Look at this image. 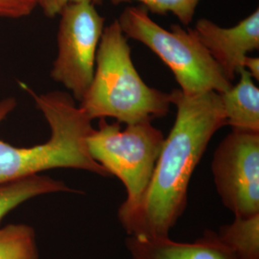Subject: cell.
<instances>
[{
    "label": "cell",
    "instance_id": "11",
    "mask_svg": "<svg viewBox=\"0 0 259 259\" xmlns=\"http://www.w3.org/2000/svg\"><path fill=\"white\" fill-rule=\"evenodd\" d=\"M61 192L80 193L65 182L47 175L34 174L0 183V223L13 209L41 195Z\"/></svg>",
    "mask_w": 259,
    "mask_h": 259
},
{
    "label": "cell",
    "instance_id": "9",
    "mask_svg": "<svg viewBox=\"0 0 259 259\" xmlns=\"http://www.w3.org/2000/svg\"><path fill=\"white\" fill-rule=\"evenodd\" d=\"M125 247L130 259H240L211 230H205L194 242H179L170 236L127 235Z\"/></svg>",
    "mask_w": 259,
    "mask_h": 259
},
{
    "label": "cell",
    "instance_id": "1",
    "mask_svg": "<svg viewBox=\"0 0 259 259\" xmlns=\"http://www.w3.org/2000/svg\"><path fill=\"white\" fill-rule=\"evenodd\" d=\"M171 94L176 120L167 136L151 183L133 210L117 214L127 235L169 236L187 207L191 177L226 117L219 93Z\"/></svg>",
    "mask_w": 259,
    "mask_h": 259
},
{
    "label": "cell",
    "instance_id": "4",
    "mask_svg": "<svg viewBox=\"0 0 259 259\" xmlns=\"http://www.w3.org/2000/svg\"><path fill=\"white\" fill-rule=\"evenodd\" d=\"M117 20L126 37L143 44L160 58L185 95L222 93L232 87L194 29L173 24L166 30L149 17L143 6L126 7Z\"/></svg>",
    "mask_w": 259,
    "mask_h": 259
},
{
    "label": "cell",
    "instance_id": "7",
    "mask_svg": "<svg viewBox=\"0 0 259 259\" xmlns=\"http://www.w3.org/2000/svg\"><path fill=\"white\" fill-rule=\"evenodd\" d=\"M211 172L223 205L234 216L259 213V133L232 130L213 154Z\"/></svg>",
    "mask_w": 259,
    "mask_h": 259
},
{
    "label": "cell",
    "instance_id": "17",
    "mask_svg": "<svg viewBox=\"0 0 259 259\" xmlns=\"http://www.w3.org/2000/svg\"><path fill=\"white\" fill-rule=\"evenodd\" d=\"M243 68L250 75L252 79L259 81V59L257 57L247 56L243 62Z\"/></svg>",
    "mask_w": 259,
    "mask_h": 259
},
{
    "label": "cell",
    "instance_id": "6",
    "mask_svg": "<svg viewBox=\"0 0 259 259\" xmlns=\"http://www.w3.org/2000/svg\"><path fill=\"white\" fill-rule=\"evenodd\" d=\"M59 16L58 55L50 76L81 102L93 82L105 18L90 1L70 3Z\"/></svg>",
    "mask_w": 259,
    "mask_h": 259
},
{
    "label": "cell",
    "instance_id": "13",
    "mask_svg": "<svg viewBox=\"0 0 259 259\" xmlns=\"http://www.w3.org/2000/svg\"><path fill=\"white\" fill-rule=\"evenodd\" d=\"M0 259H39L36 232L26 224L0 229Z\"/></svg>",
    "mask_w": 259,
    "mask_h": 259
},
{
    "label": "cell",
    "instance_id": "12",
    "mask_svg": "<svg viewBox=\"0 0 259 259\" xmlns=\"http://www.w3.org/2000/svg\"><path fill=\"white\" fill-rule=\"evenodd\" d=\"M218 238L240 259H259V213L234 216L216 232Z\"/></svg>",
    "mask_w": 259,
    "mask_h": 259
},
{
    "label": "cell",
    "instance_id": "8",
    "mask_svg": "<svg viewBox=\"0 0 259 259\" xmlns=\"http://www.w3.org/2000/svg\"><path fill=\"white\" fill-rule=\"evenodd\" d=\"M194 30L229 82L243 69L249 53L259 49V10L230 28L217 25L207 19H199Z\"/></svg>",
    "mask_w": 259,
    "mask_h": 259
},
{
    "label": "cell",
    "instance_id": "3",
    "mask_svg": "<svg viewBox=\"0 0 259 259\" xmlns=\"http://www.w3.org/2000/svg\"><path fill=\"white\" fill-rule=\"evenodd\" d=\"M79 103L92 120L112 117L125 125L163 117L172 104L170 93L149 87L140 77L117 19L104 28L93 82Z\"/></svg>",
    "mask_w": 259,
    "mask_h": 259
},
{
    "label": "cell",
    "instance_id": "14",
    "mask_svg": "<svg viewBox=\"0 0 259 259\" xmlns=\"http://www.w3.org/2000/svg\"><path fill=\"white\" fill-rule=\"evenodd\" d=\"M129 1H138L153 14L166 15L171 13L187 26L192 22L196 9L202 0H111L113 5Z\"/></svg>",
    "mask_w": 259,
    "mask_h": 259
},
{
    "label": "cell",
    "instance_id": "5",
    "mask_svg": "<svg viewBox=\"0 0 259 259\" xmlns=\"http://www.w3.org/2000/svg\"><path fill=\"white\" fill-rule=\"evenodd\" d=\"M165 137L151 122L126 125L110 124L100 118L98 129L87 139L88 151L110 176L120 180L126 199L117 214L133 210L142 200L154 174Z\"/></svg>",
    "mask_w": 259,
    "mask_h": 259
},
{
    "label": "cell",
    "instance_id": "16",
    "mask_svg": "<svg viewBox=\"0 0 259 259\" xmlns=\"http://www.w3.org/2000/svg\"><path fill=\"white\" fill-rule=\"evenodd\" d=\"M80 1H90L95 6L101 5L104 0H36L37 6H39L44 14L47 18H55L59 16L61 11L65 8L66 5L73 3V2H80Z\"/></svg>",
    "mask_w": 259,
    "mask_h": 259
},
{
    "label": "cell",
    "instance_id": "15",
    "mask_svg": "<svg viewBox=\"0 0 259 259\" xmlns=\"http://www.w3.org/2000/svg\"><path fill=\"white\" fill-rule=\"evenodd\" d=\"M36 7V0H0V18H24L29 16Z\"/></svg>",
    "mask_w": 259,
    "mask_h": 259
},
{
    "label": "cell",
    "instance_id": "10",
    "mask_svg": "<svg viewBox=\"0 0 259 259\" xmlns=\"http://www.w3.org/2000/svg\"><path fill=\"white\" fill-rule=\"evenodd\" d=\"M240 80L220 94L226 124L232 130L259 133V90L243 68Z\"/></svg>",
    "mask_w": 259,
    "mask_h": 259
},
{
    "label": "cell",
    "instance_id": "2",
    "mask_svg": "<svg viewBox=\"0 0 259 259\" xmlns=\"http://www.w3.org/2000/svg\"><path fill=\"white\" fill-rule=\"evenodd\" d=\"M34 98L51 130L49 139L32 147H17L0 139V183L39 174L50 169L71 168L98 176L108 172L91 157L87 139L93 131L92 119L74 98L63 92L37 94L20 83ZM14 97L0 100V123L17 107Z\"/></svg>",
    "mask_w": 259,
    "mask_h": 259
}]
</instances>
